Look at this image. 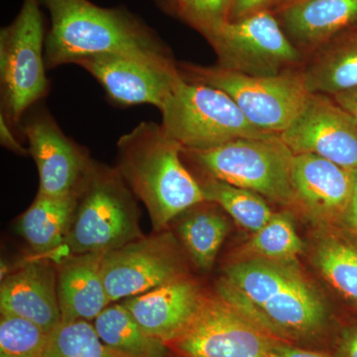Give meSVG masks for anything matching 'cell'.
I'll use <instances>...</instances> for the list:
<instances>
[{"label": "cell", "mask_w": 357, "mask_h": 357, "mask_svg": "<svg viewBox=\"0 0 357 357\" xmlns=\"http://www.w3.org/2000/svg\"><path fill=\"white\" fill-rule=\"evenodd\" d=\"M225 274L218 296L277 340H307L325 328V302L297 260L246 258Z\"/></svg>", "instance_id": "cell-1"}, {"label": "cell", "mask_w": 357, "mask_h": 357, "mask_svg": "<svg viewBox=\"0 0 357 357\" xmlns=\"http://www.w3.org/2000/svg\"><path fill=\"white\" fill-rule=\"evenodd\" d=\"M43 2L51 16V29L45 40V62L50 69L105 54L177 69L161 42L129 14L102 8L89 0Z\"/></svg>", "instance_id": "cell-2"}, {"label": "cell", "mask_w": 357, "mask_h": 357, "mask_svg": "<svg viewBox=\"0 0 357 357\" xmlns=\"http://www.w3.org/2000/svg\"><path fill=\"white\" fill-rule=\"evenodd\" d=\"M182 153V145L154 122H141L117 142L116 169L147 208L155 232L166 230L178 215L206 202Z\"/></svg>", "instance_id": "cell-3"}, {"label": "cell", "mask_w": 357, "mask_h": 357, "mask_svg": "<svg viewBox=\"0 0 357 357\" xmlns=\"http://www.w3.org/2000/svg\"><path fill=\"white\" fill-rule=\"evenodd\" d=\"M135 196L116 168L93 162L64 248L70 255L107 253L143 237Z\"/></svg>", "instance_id": "cell-4"}, {"label": "cell", "mask_w": 357, "mask_h": 357, "mask_svg": "<svg viewBox=\"0 0 357 357\" xmlns=\"http://www.w3.org/2000/svg\"><path fill=\"white\" fill-rule=\"evenodd\" d=\"M162 128L184 149L204 150L241 138L275 136L256 128L222 89L181 75L160 107Z\"/></svg>", "instance_id": "cell-5"}, {"label": "cell", "mask_w": 357, "mask_h": 357, "mask_svg": "<svg viewBox=\"0 0 357 357\" xmlns=\"http://www.w3.org/2000/svg\"><path fill=\"white\" fill-rule=\"evenodd\" d=\"M210 178L293 204L294 152L280 136L241 138L204 150L184 149Z\"/></svg>", "instance_id": "cell-6"}, {"label": "cell", "mask_w": 357, "mask_h": 357, "mask_svg": "<svg viewBox=\"0 0 357 357\" xmlns=\"http://www.w3.org/2000/svg\"><path fill=\"white\" fill-rule=\"evenodd\" d=\"M191 82L222 89L236 102L252 126L280 136L295 121L310 93L304 76H250L225 68L185 66Z\"/></svg>", "instance_id": "cell-7"}, {"label": "cell", "mask_w": 357, "mask_h": 357, "mask_svg": "<svg viewBox=\"0 0 357 357\" xmlns=\"http://www.w3.org/2000/svg\"><path fill=\"white\" fill-rule=\"evenodd\" d=\"M43 21L38 0H25L15 21L0 35V84L6 119L18 122L46 96Z\"/></svg>", "instance_id": "cell-8"}, {"label": "cell", "mask_w": 357, "mask_h": 357, "mask_svg": "<svg viewBox=\"0 0 357 357\" xmlns=\"http://www.w3.org/2000/svg\"><path fill=\"white\" fill-rule=\"evenodd\" d=\"M277 338L220 296H204L194 318L166 345L178 357H271Z\"/></svg>", "instance_id": "cell-9"}, {"label": "cell", "mask_w": 357, "mask_h": 357, "mask_svg": "<svg viewBox=\"0 0 357 357\" xmlns=\"http://www.w3.org/2000/svg\"><path fill=\"white\" fill-rule=\"evenodd\" d=\"M204 34L217 51L222 68L250 76H277L299 59V52L268 9L225 21Z\"/></svg>", "instance_id": "cell-10"}, {"label": "cell", "mask_w": 357, "mask_h": 357, "mask_svg": "<svg viewBox=\"0 0 357 357\" xmlns=\"http://www.w3.org/2000/svg\"><path fill=\"white\" fill-rule=\"evenodd\" d=\"M102 274L112 303L187 276L177 241L166 230L105 253Z\"/></svg>", "instance_id": "cell-11"}, {"label": "cell", "mask_w": 357, "mask_h": 357, "mask_svg": "<svg viewBox=\"0 0 357 357\" xmlns=\"http://www.w3.org/2000/svg\"><path fill=\"white\" fill-rule=\"evenodd\" d=\"M294 154H312L357 169V122L325 95L311 93L295 121L280 134Z\"/></svg>", "instance_id": "cell-12"}, {"label": "cell", "mask_w": 357, "mask_h": 357, "mask_svg": "<svg viewBox=\"0 0 357 357\" xmlns=\"http://www.w3.org/2000/svg\"><path fill=\"white\" fill-rule=\"evenodd\" d=\"M23 132L38 169L37 195L52 198L79 196L95 161L44 112L27 119Z\"/></svg>", "instance_id": "cell-13"}, {"label": "cell", "mask_w": 357, "mask_h": 357, "mask_svg": "<svg viewBox=\"0 0 357 357\" xmlns=\"http://www.w3.org/2000/svg\"><path fill=\"white\" fill-rule=\"evenodd\" d=\"M98 79L114 102L122 105L162 107L172 91L180 72L116 54L91 56L77 61Z\"/></svg>", "instance_id": "cell-14"}, {"label": "cell", "mask_w": 357, "mask_h": 357, "mask_svg": "<svg viewBox=\"0 0 357 357\" xmlns=\"http://www.w3.org/2000/svg\"><path fill=\"white\" fill-rule=\"evenodd\" d=\"M354 170L312 154H295L293 204L321 223L342 222L351 202Z\"/></svg>", "instance_id": "cell-15"}, {"label": "cell", "mask_w": 357, "mask_h": 357, "mask_svg": "<svg viewBox=\"0 0 357 357\" xmlns=\"http://www.w3.org/2000/svg\"><path fill=\"white\" fill-rule=\"evenodd\" d=\"M204 296L184 276L121 302L148 335L167 345L189 325Z\"/></svg>", "instance_id": "cell-16"}, {"label": "cell", "mask_w": 357, "mask_h": 357, "mask_svg": "<svg viewBox=\"0 0 357 357\" xmlns=\"http://www.w3.org/2000/svg\"><path fill=\"white\" fill-rule=\"evenodd\" d=\"M0 310L36 324L50 333L62 321L57 269L43 258L32 259L2 279Z\"/></svg>", "instance_id": "cell-17"}, {"label": "cell", "mask_w": 357, "mask_h": 357, "mask_svg": "<svg viewBox=\"0 0 357 357\" xmlns=\"http://www.w3.org/2000/svg\"><path fill=\"white\" fill-rule=\"evenodd\" d=\"M105 253L70 255L57 268V291L62 321H91L112 304L103 283Z\"/></svg>", "instance_id": "cell-18"}, {"label": "cell", "mask_w": 357, "mask_h": 357, "mask_svg": "<svg viewBox=\"0 0 357 357\" xmlns=\"http://www.w3.org/2000/svg\"><path fill=\"white\" fill-rule=\"evenodd\" d=\"M282 24L299 43H323L357 21V0H298L282 7Z\"/></svg>", "instance_id": "cell-19"}, {"label": "cell", "mask_w": 357, "mask_h": 357, "mask_svg": "<svg viewBox=\"0 0 357 357\" xmlns=\"http://www.w3.org/2000/svg\"><path fill=\"white\" fill-rule=\"evenodd\" d=\"M77 198L37 195L31 206L21 215L16 229L36 255L44 257L64 248Z\"/></svg>", "instance_id": "cell-20"}, {"label": "cell", "mask_w": 357, "mask_h": 357, "mask_svg": "<svg viewBox=\"0 0 357 357\" xmlns=\"http://www.w3.org/2000/svg\"><path fill=\"white\" fill-rule=\"evenodd\" d=\"M206 202L183 213L177 225L181 243L192 261L202 271H210L230 230L227 217L204 206Z\"/></svg>", "instance_id": "cell-21"}, {"label": "cell", "mask_w": 357, "mask_h": 357, "mask_svg": "<svg viewBox=\"0 0 357 357\" xmlns=\"http://www.w3.org/2000/svg\"><path fill=\"white\" fill-rule=\"evenodd\" d=\"M93 325L100 340L119 354L128 357H165L168 347L148 335L121 302L109 305Z\"/></svg>", "instance_id": "cell-22"}, {"label": "cell", "mask_w": 357, "mask_h": 357, "mask_svg": "<svg viewBox=\"0 0 357 357\" xmlns=\"http://www.w3.org/2000/svg\"><path fill=\"white\" fill-rule=\"evenodd\" d=\"M204 198L220 206L239 227L255 234L274 215L265 198L257 192L208 177L199 183Z\"/></svg>", "instance_id": "cell-23"}, {"label": "cell", "mask_w": 357, "mask_h": 357, "mask_svg": "<svg viewBox=\"0 0 357 357\" xmlns=\"http://www.w3.org/2000/svg\"><path fill=\"white\" fill-rule=\"evenodd\" d=\"M307 91L317 95H338L357 89V41L319 59L304 75Z\"/></svg>", "instance_id": "cell-24"}, {"label": "cell", "mask_w": 357, "mask_h": 357, "mask_svg": "<svg viewBox=\"0 0 357 357\" xmlns=\"http://www.w3.org/2000/svg\"><path fill=\"white\" fill-rule=\"evenodd\" d=\"M314 263L335 290L357 303V249L333 236L321 237L314 252Z\"/></svg>", "instance_id": "cell-25"}, {"label": "cell", "mask_w": 357, "mask_h": 357, "mask_svg": "<svg viewBox=\"0 0 357 357\" xmlns=\"http://www.w3.org/2000/svg\"><path fill=\"white\" fill-rule=\"evenodd\" d=\"M304 248V243L298 236L290 215L286 213H274L244 246V259L297 260Z\"/></svg>", "instance_id": "cell-26"}, {"label": "cell", "mask_w": 357, "mask_h": 357, "mask_svg": "<svg viewBox=\"0 0 357 357\" xmlns=\"http://www.w3.org/2000/svg\"><path fill=\"white\" fill-rule=\"evenodd\" d=\"M45 357H128L107 347L91 321H61L49 333Z\"/></svg>", "instance_id": "cell-27"}, {"label": "cell", "mask_w": 357, "mask_h": 357, "mask_svg": "<svg viewBox=\"0 0 357 357\" xmlns=\"http://www.w3.org/2000/svg\"><path fill=\"white\" fill-rule=\"evenodd\" d=\"M49 333L20 317L0 318V357H45Z\"/></svg>", "instance_id": "cell-28"}, {"label": "cell", "mask_w": 357, "mask_h": 357, "mask_svg": "<svg viewBox=\"0 0 357 357\" xmlns=\"http://www.w3.org/2000/svg\"><path fill=\"white\" fill-rule=\"evenodd\" d=\"M181 11L204 33L229 20L232 0H177Z\"/></svg>", "instance_id": "cell-29"}, {"label": "cell", "mask_w": 357, "mask_h": 357, "mask_svg": "<svg viewBox=\"0 0 357 357\" xmlns=\"http://www.w3.org/2000/svg\"><path fill=\"white\" fill-rule=\"evenodd\" d=\"M273 0H232L229 20H238L259 11L269 9Z\"/></svg>", "instance_id": "cell-30"}, {"label": "cell", "mask_w": 357, "mask_h": 357, "mask_svg": "<svg viewBox=\"0 0 357 357\" xmlns=\"http://www.w3.org/2000/svg\"><path fill=\"white\" fill-rule=\"evenodd\" d=\"M271 357H331L321 352L307 351L293 347L287 342L276 340L271 349Z\"/></svg>", "instance_id": "cell-31"}, {"label": "cell", "mask_w": 357, "mask_h": 357, "mask_svg": "<svg viewBox=\"0 0 357 357\" xmlns=\"http://www.w3.org/2000/svg\"><path fill=\"white\" fill-rule=\"evenodd\" d=\"M0 141H1V144L4 147L14 152V153L20 155L29 154V151L18 142L14 134L11 132L10 128L7 124V119L2 114L0 117Z\"/></svg>", "instance_id": "cell-32"}, {"label": "cell", "mask_w": 357, "mask_h": 357, "mask_svg": "<svg viewBox=\"0 0 357 357\" xmlns=\"http://www.w3.org/2000/svg\"><path fill=\"white\" fill-rule=\"evenodd\" d=\"M342 222L357 238V169L354 170V184L351 202L345 211Z\"/></svg>", "instance_id": "cell-33"}, {"label": "cell", "mask_w": 357, "mask_h": 357, "mask_svg": "<svg viewBox=\"0 0 357 357\" xmlns=\"http://www.w3.org/2000/svg\"><path fill=\"white\" fill-rule=\"evenodd\" d=\"M335 100L357 122V89L335 96Z\"/></svg>", "instance_id": "cell-34"}, {"label": "cell", "mask_w": 357, "mask_h": 357, "mask_svg": "<svg viewBox=\"0 0 357 357\" xmlns=\"http://www.w3.org/2000/svg\"><path fill=\"white\" fill-rule=\"evenodd\" d=\"M344 351L347 357H357V330L349 333L345 340Z\"/></svg>", "instance_id": "cell-35"}, {"label": "cell", "mask_w": 357, "mask_h": 357, "mask_svg": "<svg viewBox=\"0 0 357 357\" xmlns=\"http://www.w3.org/2000/svg\"><path fill=\"white\" fill-rule=\"evenodd\" d=\"M295 1H298V0H273L270 7H278L279 9H281L282 7L288 6V4L293 3Z\"/></svg>", "instance_id": "cell-36"}]
</instances>
